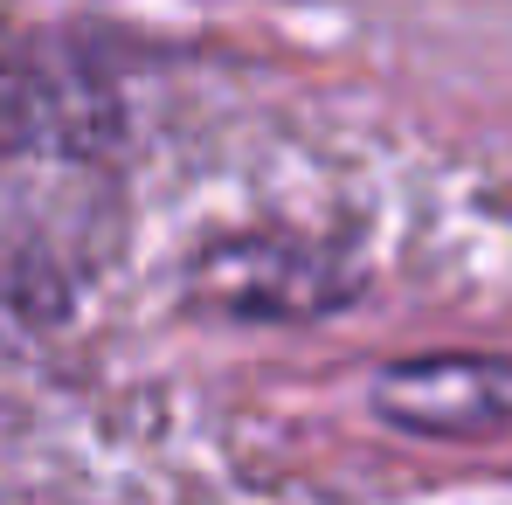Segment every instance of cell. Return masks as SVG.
<instances>
[{"label":"cell","instance_id":"cell-1","mask_svg":"<svg viewBox=\"0 0 512 505\" xmlns=\"http://www.w3.org/2000/svg\"><path fill=\"white\" fill-rule=\"evenodd\" d=\"M187 298L229 319H319L353 298V277H340L333 256L305 250L298 236H229L194 263Z\"/></svg>","mask_w":512,"mask_h":505},{"label":"cell","instance_id":"cell-2","mask_svg":"<svg viewBox=\"0 0 512 505\" xmlns=\"http://www.w3.org/2000/svg\"><path fill=\"white\" fill-rule=\"evenodd\" d=\"M374 416L429 436V443H478L512 429V360L485 353H429L374 374Z\"/></svg>","mask_w":512,"mask_h":505},{"label":"cell","instance_id":"cell-3","mask_svg":"<svg viewBox=\"0 0 512 505\" xmlns=\"http://www.w3.org/2000/svg\"><path fill=\"white\" fill-rule=\"evenodd\" d=\"M49 132H56V90L42 84L35 70H21V63L0 56V160L42 146Z\"/></svg>","mask_w":512,"mask_h":505}]
</instances>
